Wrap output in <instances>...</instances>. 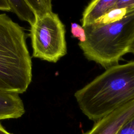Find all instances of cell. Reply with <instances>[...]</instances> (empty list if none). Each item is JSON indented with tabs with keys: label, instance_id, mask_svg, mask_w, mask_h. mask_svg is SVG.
<instances>
[{
	"label": "cell",
	"instance_id": "obj_1",
	"mask_svg": "<svg viewBox=\"0 0 134 134\" xmlns=\"http://www.w3.org/2000/svg\"><path fill=\"white\" fill-rule=\"evenodd\" d=\"M82 113L96 121L134 100V61L106 69L74 94Z\"/></svg>",
	"mask_w": 134,
	"mask_h": 134
},
{
	"label": "cell",
	"instance_id": "obj_2",
	"mask_svg": "<svg viewBox=\"0 0 134 134\" xmlns=\"http://www.w3.org/2000/svg\"><path fill=\"white\" fill-rule=\"evenodd\" d=\"M31 80L25 30L6 14H0V91L24 93Z\"/></svg>",
	"mask_w": 134,
	"mask_h": 134
},
{
	"label": "cell",
	"instance_id": "obj_3",
	"mask_svg": "<svg viewBox=\"0 0 134 134\" xmlns=\"http://www.w3.org/2000/svg\"><path fill=\"white\" fill-rule=\"evenodd\" d=\"M83 28L86 39L79 42L83 54L107 69L118 64L134 41V10L118 20L96 21Z\"/></svg>",
	"mask_w": 134,
	"mask_h": 134
},
{
	"label": "cell",
	"instance_id": "obj_4",
	"mask_svg": "<svg viewBox=\"0 0 134 134\" xmlns=\"http://www.w3.org/2000/svg\"><path fill=\"white\" fill-rule=\"evenodd\" d=\"M30 26L32 57L55 63L66 54L65 27L57 14L36 16Z\"/></svg>",
	"mask_w": 134,
	"mask_h": 134
},
{
	"label": "cell",
	"instance_id": "obj_5",
	"mask_svg": "<svg viewBox=\"0 0 134 134\" xmlns=\"http://www.w3.org/2000/svg\"><path fill=\"white\" fill-rule=\"evenodd\" d=\"M133 117L134 100L95 121L93 127L83 134H116L120 128Z\"/></svg>",
	"mask_w": 134,
	"mask_h": 134
},
{
	"label": "cell",
	"instance_id": "obj_6",
	"mask_svg": "<svg viewBox=\"0 0 134 134\" xmlns=\"http://www.w3.org/2000/svg\"><path fill=\"white\" fill-rule=\"evenodd\" d=\"M25 113L19 94L0 91V120L17 119Z\"/></svg>",
	"mask_w": 134,
	"mask_h": 134
},
{
	"label": "cell",
	"instance_id": "obj_7",
	"mask_svg": "<svg viewBox=\"0 0 134 134\" xmlns=\"http://www.w3.org/2000/svg\"><path fill=\"white\" fill-rule=\"evenodd\" d=\"M118 0H92L81 19L83 27L91 24L114 9Z\"/></svg>",
	"mask_w": 134,
	"mask_h": 134
},
{
	"label": "cell",
	"instance_id": "obj_8",
	"mask_svg": "<svg viewBox=\"0 0 134 134\" xmlns=\"http://www.w3.org/2000/svg\"><path fill=\"white\" fill-rule=\"evenodd\" d=\"M10 12L15 13L19 19L31 25L35 21V14L26 0H7Z\"/></svg>",
	"mask_w": 134,
	"mask_h": 134
},
{
	"label": "cell",
	"instance_id": "obj_9",
	"mask_svg": "<svg viewBox=\"0 0 134 134\" xmlns=\"http://www.w3.org/2000/svg\"><path fill=\"white\" fill-rule=\"evenodd\" d=\"M36 16H40L52 10V0H26Z\"/></svg>",
	"mask_w": 134,
	"mask_h": 134
},
{
	"label": "cell",
	"instance_id": "obj_10",
	"mask_svg": "<svg viewBox=\"0 0 134 134\" xmlns=\"http://www.w3.org/2000/svg\"><path fill=\"white\" fill-rule=\"evenodd\" d=\"M126 14L127 11L125 8L114 9L109 12L103 17H101L96 21H100L102 23L113 22L121 19Z\"/></svg>",
	"mask_w": 134,
	"mask_h": 134
},
{
	"label": "cell",
	"instance_id": "obj_11",
	"mask_svg": "<svg viewBox=\"0 0 134 134\" xmlns=\"http://www.w3.org/2000/svg\"><path fill=\"white\" fill-rule=\"evenodd\" d=\"M71 33L74 37L80 40V42H84L85 40L86 36L84 28L75 23L71 24Z\"/></svg>",
	"mask_w": 134,
	"mask_h": 134
},
{
	"label": "cell",
	"instance_id": "obj_12",
	"mask_svg": "<svg viewBox=\"0 0 134 134\" xmlns=\"http://www.w3.org/2000/svg\"><path fill=\"white\" fill-rule=\"evenodd\" d=\"M126 9L127 13L134 10V0H118L114 9Z\"/></svg>",
	"mask_w": 134,
	"mask_h": 134
},
{
	"label": "cell",
	"instance_id": "obj_13",
	"mask_svg": "<svg viewBox=\"0 0 134 134\" xmlns=\"http://www.w3.org/2000/svg\"><path fill=\"white\" fill-rule=\"evenodd\" d=\"M116 134H134V117L127 121Z\"/></svg>",
	"mask_w": 134,
	"mask_h": 134
},
{
	"label": "cell",
	"instance_id": "obj_14",
	"mask_svg": "<svg viewBox=\"0 0 134 134\" xmlns=\"http://www.w3.org/2000/svg\"><path fill=\"white\" fill-rule=\"evenodd\" d=\"M0 10L10 12V8L7 0H0Z\"/></svg>",
	"mask_w": 134,
	"mask_h": 134
},
{
	"label": "cell",
	"instance_id": "obj_15",
	"mask_svg": "<svg viewBox=\"0 0 134 134\" xmlns=\"http://www.w3.org/2000/svg\"><path fill=\"white\" fill-rule=\"evenodd\" d=\"M0 134H13L7 131L0 122Z\"/></svg>",
	"mask_w": 134,
	"mask_h": 134
},
{
	"label": "cell",
	"instance_id": "obj_16",
	"mask_svg": "<svg viewBox=\"0 0 134 134\" xmlns=\"http://www.w3.org/2000/svg\"><path fill=\"white\" fill-rule=\"evenodd\" d=\"M128 52L134 54V41L132 43V44H131L130 47H129V50H128Z\"/></svg>",
	"mask_w": 134,
	"mask_h": 134
}]
</instances>
